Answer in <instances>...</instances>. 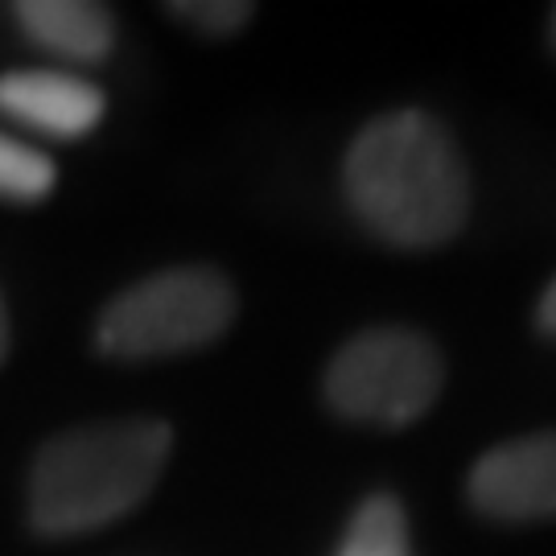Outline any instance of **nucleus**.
I'll return each mask as SVG.
<instances>
[{
    "instance_id": "obj_7",
    "label": "nucleus",
    "mask_w": 556,
    "mask_h": 556,
    "mask_svg": "<svg viewBox=\"0 0 556 556\" xmlns=\"http://www.w3.org/2000/svg\"><path fill=\"white\" fill-rule=\"evenodd\" d=\"M25 38L62 62H103L116 46V21L91 0H25L13 9Z\"/></svg>"
},
{
    "instance_id": "obj_9",
    "label": "nucleus",
    "mask_w": 556,
    "mask_h": 556,
    "mask_svg": "<svg viewBox=\"0 0 556 556\" xmlns=\"http://www.w3.org/2000/svg\"><path fill=\"white\" fill-rule=\"evenodd\" d=\"M59 181L54 161L25 140L0 132V199L4 202H41Z\"/></svg>"
},
{
    "instance_id": "obj_8",
    "label": "nucleus",
    "mask_w": 556,
    "mask_h": 556,
    "mask_svg": "<svg viewBox=\"0 0 556 556\" xmlns=\"http://www.w3.org/2000/svg\"><path fill=\"white\" fill-rule=\"evenodd\" d=\"M334 556H413V528L396 495H367L355 507Z\"/></svg>"
},
{
    "instance_id": "obj_1",
    "label": "nucleus",
    "mask_w": 556,
    "mask_h": 556,
    "mask_svg": "<svg viewBox=\"0 0 556 556\" xmlns=\"http://www.w3.org/2000/svg\"><path fill=\"white\" fill-rule=\"evenodd\" d=\"M342 194L367 231L404 252L445 248L470 215V174L429 112L376 116L346 149Z\"/></svg>"
},
{
    "instance_id": "obj_12",
    "label": "nucleus",
    "mask_w": 556,
    "mask_h": 556,
    "mask_svg": "<svg viewBox=\"0 0 556 556\" xmlns=\"http://www.w3.org/2000/svg\"><path fill=\"white\" fill-rule=\"evenodd\" d=\"M9 355V314H4V301H0V363Z\"/></svg>"
},
{
    "instance_id": "obj_5",
    "label": "nucleus",
    "mask_w": 556,
    "mask_h": 556,
    "mask_svg": "<svg viewBox=\"0 0 556 556\" xmlns=\"http://www.w3.org/2000/svg\"><path fill=\"white\" fill-rule=\"evenodd\" d=\"M466 495L503 523L556 519V429L491 445L466 478Z\"/></svg>"
},
{
    "instance_id": "obj_10",
    "label": "nucleus",
    "mask_w": 556,
    "mask_h": 556,
    "mask_svg": "<svg viewBox=\"0 0 556 556\" xmlns=\"http://www.w3.org/2000/svg\"><path fill=\"white\" fill-rule=\"evenodd\" d=\"M165 13L178 17L181 25H190V29L211 34V38H227V34L243 29L256 9L243 4V0H181V4H165Z\"/></svg>"
},
{
    "instance_id": "obj_3",
    "label": "nucleus",
    "mask_w": 556,
    "mask_h": 556,
    "mask_svg": "<svg viewBox=\"0 0 556 556\" xmlns=\"http://www.w3.org/2000/svg\"><path fill=\"white\" fill-rule=\"evenodd\" d=\"M236 321V289L231 280L186 264L165 268L128 285L108 301L96 326V346L108 358H169L211 346Z\"/></svg>"
},
{
    "instance_id": "obj_13",
    "label": "nucleus",
    "mask_w": 556,
    "mask_h": 556,
    "mask_svg": "<svg viewBox=\"0 0 556 556\" xmlns=\"http://www.w3.org/2000/svg\"><path fill=\"white\" fill-rule=\"evenodd\" d=\"M548 38H553V50H556V4H553V13H548Z\"/></svg>"
},
{
    "instance_id": "obj_6",
    "label": "nucleus",
    "mask_w": 556,
    "mask_h": 556,
    "mask_svg": "<svg viewBox=\"0 0 556 556\" xmlns=\"http://www.w3.org/2000/svg\"><path fill=\"white\" fill-rule=\"evenodd\" d=\"M103 91L71 71H9L0 75V116L34 132L79 140L103 119Z\"/></svg>"
},
{
    "instance_id": "obj_4",
    "label": "nucleus",
    "mask_w": 556,
    "mask_h": 556,
    "mask_svg": "<svg viewBox=\"0 0 556 556\" xmlns=\"http://www.w3.org/2000/svg\"><path fill=\"white\" fill-rule=\"evenodd\" d=\"M445 383L438 346L408 326H376L338 346L321 392L342 420L404 429L420 420Z\"/></svg>"
},
{
    "instance_id": "obj_2",
    "label": "nucleus",
    "mask_w": 556,
    "mask_h": 556,
    "mask_svg": "<svg viewBox=\"0 0 556 556\" xmlns=\"http://www.w3.org/2000/svg\"><path fill=\"white\" fill-rule=\"evenodd\" d=\"M174 433L161 420H103L50 438L29 466V523L83 536L137 511L165 475Z\"/></svg>"
},
{
    "instance_id": "obj_11",
    "label": "nucleus",
    "mask_w": 556,
    "mask_h": 556,
    "mask_svg": "<svg viewBox=\"0 0 556 556\" xmlns=\"http://www.w3.org/2000/svg\"><path fill=\"white\" fill-rule=\"evenodd\" d=\"M536 326L548 338H556V277L548 280V289H544V298L536 305Z\"/></svg>"
}]
</instances>
